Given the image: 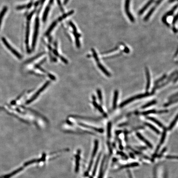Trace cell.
Returning a JSON list of instances; mask_svg holds the SVG:
<instances>
[{
  "label": "cell",
  "instance_id": "1",
  "mask_svg": "<svg viewBox=\"0 0 178 178\" xmlns=\"http://www.w3.org/2000/svg\"><path fill=\"white\" fill-rule=\"evenodd\" d=\"M151 95V94H150L148 92H147L146 93H145V94H140V95H137L136 96H133L131 98H129L127 100H126L125 101H124L123 102H122L120 105V107H122L124 106H125L126 105L128 104L129 103H130V102H131L132 101H133L135 100H137V99H141V98H143L145 97H146V96H149L150 95Z\"/></svg>",
  "mask_w": 178,
  "mask_h": 178
},
{
  "label": "cell",
  "instance_id": "2",
  "mask_svg": "<svg viewBox=\"0 0 178 178\" xmlns=\"http://www.w3.org/2000/svg\"><path fill=\"white\" fill-rule=\"evenodd\" d=\"M2 41L3 42V43L4 44L5 46L7 48L9 49V50L12 53H13V54L15 55L16 57H17L19 59H21L22 58L21 55L20 54H19L18 52L15 50V49L13 48L12 47L11 45L8 43V42L7 41L6 39H5V38L3 37L2 38Z\"/></svg>",
  "mask_w": 178,
  "mask_h": 178
},
{
  "label": "cell",
  "instance_id": "3",
  "mask_svg": "<svg viewBox=\"0 0 178 178\" xmlns=\"http://www.w3.org/2000/svg\"><path fill=\"white\" fill-rule=\"evenodd\" d=\"M130 0H126L125 4V13L131 22H135V18L132 15L130 11Z\"/></svg>",
  "mask_w": 178,
  "mask_h": 178
},
{
  "label": "cell",
  "instance_id": "4",
  "mask_svg": "<svg viewBox=\"0 0 178 178\" xmlns=\"http://www.w3.org/2000/svg\"><path fill=\"white\" fill-rule=\"evenodd\" d=\"M39 18H36L35 19V30H34L33 41H32V47L33 49H34L35 48L36 40H37V36H38V31H39Z\"/></svg>",
  "mask_w": 178,
  "mask_h": 178
},
{
  "label": "cell",
  "instance_id": "5",
  "mask_svg": "<svg viewBox=\"0 0 178 178\" xmlns=\"http://www.w3.org/2000/svg\"><path fill=\"white\" fill-rule=\"evenodd\" d=\"M162 0H157V1L156 2L155 4L152 6V8H151L150 10L149 11L148 14L146 15V17H145L144 19V21H147L148 19H149V18L150 17L151 15H152L153 13L154 12V11L156 10V8H157V7L160 4V3L162 2Z\"/></svg>",
  "mask_w": 178,
  "mask_h": 178
},
{
  "label": "cell",
  "instance_id": "6",
  "mask_svg": "<svg viewBox=\"0 0 178 178\" xmlns=\"http://www.w3.org/2000/svg\"><path fill=\"white\" fill-rule=\"evenodd\" d=\"M49 84H50V82H49V81L46 82L45 84V85H44L43 86V87L40 89V90L38 91H37V92L36 93V94H35L34 95V96H33L32 98H31V99H30V100H29V101H27V102L26 103L27 104H29V103H31L32 101H34V100H35V99L37 98L38 96H39V95L41 93V92H42L43 91L44 89H45L48 86V85Z\"/></svg>",
  "mask_w": 178,
  "mask_h": 178
},
{
  "label": "cell",
  "instance_id": "7",
  "mask_svg": "<svg viewBox=\"0 0 178 178\" xmlns=\"http://www.w3.org/2000/svg\"><path fill=\"white\" fill-rule=\"evenodd\" d=\"M177 5H176L175 6H174L173 8H172V10H170L168 12H167L166 14H165L164 16L162 18V20L164 24H165L167 26H169V24L168 22H167V18L168 17V16H171L174 13V12L175 11V10L177 9Z\"/></svg>",
  "mask_w": 178,
  "mask_h": 178
},
{
  "label": "cell",
  "instance_id": "8",
  "mask_svg": "<svg viewBox=\"0 0 178 178\" xmlns=\"http://www.w3.org/2000/svg\"><path fill=\"white\" fill-rule=\"evenodd\" d=\"M177 71H175V72L173 73H172V74L169 76V78H168L167 81H166L165 82H164L163 83H162V84H161V85H159V86H156V87H155L154 88H153V90L152 92L153 93L154 91H155L156 89H157L160 88L161 87H163L164 86H165V85H166L169 82H170L171 80H172V78L174 76L175 74H177Z\"/></svg>",
  "mask_w": 178,
  "mask_h": 178
},
{
  "label": "cell",
  "instance_id": "9",
  "mask_svg": "<svg viewBox=\"0 0 178 178\" xmlns=\"http://www.w3.org/2000/svg\"><path fill=\"white\" fill-rule=\"evenodd\" d=\"M146 78H147V84H146V90L148 91L149 90L151 85V76L149 73V69L148 68H146Z\"/></svg>",
  "mask_w": 178,
  "mask_h": 178
},
{
  "label": "cell",
  "instance_id": "10",
  "mask_svg": "<svg viewBox=\"0 0 178 178\" xmlns=\"http://www.w3.org/2000/svg\"><path fill=\"white\" fill-rule=\"evenodd\" d=\"M136 136L138 137V138L139 139H140L142 141H143L144 143H145L150 148H152V145L141 134H140L139 133H137Z\"/></svg>",
  "mask_w": 178,
  "mask_h": 178
},
{
  "label": "cell",
  "instance_id": "11",
  "mask_svg": "<svg viewBox=\"0 0 178 178\" xmlns=\"http://www.w3.org/2000/svg\"><path fill=\"white\" fill-rule=\"evenodd\" d=\"M154 0H149V1L146 3V4L143 7V8H141V9L140 10L138 14L139 15H142L144 12L149 7V6L154 1Z\"/></svg>",
  "mask_w": 178,
  "mask_h": 178
},
{
  "label": "cell",
  "instance_id": "12",
  "mask_svg": "<svg viewBox=\"0 0 178 178\" xmlns=\"http://www.w3.org/2000/svg\"><path fill=\"white\" fill-rule=\"evenodd\" d=\"M28 22L26 26V43L27 45V47H28V43H29V32H30V23L29 20H30V18H28Z\"/></svg>",
  "mask_w": 178,
  "mask_h": 178
},
{
  "label": "cell",
  "instance_id": "13",
  "mask_svg": "<svg viewBox=\"0 0 178 178\" xmlns=\"http://www.w3.org/2000/svg\"><path fill=\"white\" fill-rule=\"evenodd\" d=\"M79 125L82 126V127H87V128H88L91 129H92L93 130L96 131V132H100V133H103L104 132V130H103L102 129H99L95 127H91L89 125H85L83 123H79Z\"/></svg>",
  "mask_w": 178,
  "mask_h": 178
},
{
  "label": "cell",
  "instance_id": "14",
  "mask_svg": "<svg viewBox=\"0 0 178 178\" xmlns=\"http://www.w3.org/2000/svg\"><path fill=\"white\" fill-rule=\"evenodd\" d=\"M118 96V91L117 90H115L114 92V97L113 100V109H115L117 106V99Z\"/></svg>",
  "mask_w": 178,
  "mask_h": 178
},
{
  "label": "cell",
  "instance_id": "15",
  "mask_svg": "<svg viewBox=\"0 0 178 178\" xmlns=\"http://www.w3.org/2000/svg\"><path fill=\"white\" fill-rule=\"evenodd\" d=\"M97 66L101 70V71L104 73V74L107 75L108 77H111V75L110 74V73L108 72V71L104 67V66L102 64H101L100 62H99L97 64Z\"/></svg>",
  "mask_w": 178,
  "mask_h": 178
},
{
  "label": "cell",
  "instance_id": "16",
  "mask_svg": "<svg viewBox=\"0 0 178 178\" xmlns=\"http://www.w3.org/2000/svg\"><path fill=\"white\" fill-rule=\"evenodd\" d=\"M7 10H8V7L7 6H5L3 8V9L2 10V11L0 13V26H1L2 22V19L5 16V13L7 11Z\"/></svg>",
  "mask_w": 178,
  "mask_h": 178
},
{
  "label": "cell",
  "instance_id": "17",
  "mask_svg": "<svg viewBox=\"0 0 178 178\" xmlns=\"http://www.w3.org/2000/svg\"><path fill=\"white\" fill-rule=\"evenodd\" d=\"M144 124L146 126H147V127H149V128H150L151 130H152L153 131H154L157 134H160V131L157 129L156 128V127L154 126L153 125H151V124L148 123V122H145Z\"/></svg>",
  "mask_w": 178,
  "mask_h": 178
},
{
  "label": "cell",
  "instance_id": "18",
  "mask_svg": "<svg viewBox=\"0 0 178 178\" xmlns=\"http://www.w3.org/2000/svg\"><path fill=\"white\" fill-rule=\"evenodd\" d=\"M98 145H99L98 141L97 140H96L95 141V146H94V150H93V153H92V158H91V159H93V158L95 156L96 154L97 151V150H98Z\"/></svg>",
  "mask_w": 178,
  "mask_h": 178
},
{
  "label": "cell",
  "instance_id": "19",
  "mask_svg": "<svg viewBox=\"0 0 178 178\" xmlns=\"http://www.w3.org/2000/svg\"><path fill=\"white\" fill-rule=\"evenodd\" d=\"M147 119L154 122V123L156 124L157 125H158L159 127H163V125H162V123H161L159 121L157 120V119H156L154 117H147Z\"/></svg>",
  "mask_w": 178,
  "mask_h": 178
},
{
  "label": "cell",
  "instance_id": "20",
  "mask_svg": "<svg viewBox=\"0 0 178 178\" xmlns=\"http://www.w3.org/2000/svg\"><path fill=\"white\" fill-rule=\"evenodd\" d=\"M24 167H20V168H19L17 169V170H15V171L14 172H12V173H11L10 174H8V175L5 176H4V178H10V177H11L12 176H13V175H15V174H16L18 173V172H19L21 171L23 169Z\"/></svg>",
  "mask_w": 178,
  "mask_h": 178
},
{
  "label": "cell",
  "instance_id": "21",
  "mask_svg": "<svg viewBox=\"0 0 178 178\" xmlns=\"http://www.w3.org/2000/svg\"><path fill=\"white\" fill-rule=\"evenodd\" d=\"M101 154L100 153V155L98 156V157L97 158L96 160V162L95 164V167H94V170H93V173H92V175L93 176H95L96 173V170H97V168L98 167V164L100 161V157H101Z\"/></svg>",
  "mask_w": 178,
  "mask_h": 178
},
{
  "label": "cell",
  "instance_id": "22",
  "mask_svg": "<svg viewBox=\"0 0 178 178\" xmlns=\"http://www.w3.org/2000/svg\"><path fill=\"white\" fill-rule=\"evenodd\" d=\"M80 151H78V154L76 156V167H75V172H78L79 167V161H80Z\"/></svg>",
  "mask_w": 178,
  "mask_h": 178
},
{
  "label": "cell",
  "instance_id": "23",
  "mask_svg": "<svg viewBox=\"0 0 178 178\" xmlns=\"http://www.w3.org/2000/svg\"><path fill=\"white\" fill-rule=\"evenodd\" d=\"M139 165V164L137 163V162H134V163H132L129 164H127L126 165H124L123 166L121 167V169L125 168H129V167H135L138 166Z\"/></svg>",
  "mask_w": 178,
  "mask_h": 178
},
{
  "label": "cell",
  "instance_id": "24",
  "mask_svg": "<svg viewBox=\"0 0 178 178\" xmlns=\"http://www.w3.org/2000/svg\"><path fill=\"white\" fill-rule=\"evenodd\" d=\"M56 24H57V22L56 21H55L54 22L52 23V24H51V25L50 26V28L48 29V30L47 31V32L45 33V35H49V34H50V33L51 32L52 30H53V29L55 28V26L56 25Z\"/></svg>",
  "mask_w": 178,
  "mask_h": 178
},
{
  "label": "cell",
  "instance_id": "25",
  "mask_svg": "<svg viewBox=\"0 0 178 178\" xmlns=\"http://www.w3.org/2000/svg\"><path fill=\"white\" fill-rule=\"evenodd\" d=\"M50 10V5L47 7L46 8L45 10L44 13L43 15V20L44 22H45L47 16L48 15V13Z\"/></svg>",
  "mask_w": 178,
  "mask_h": 178
},
{
  "label": "cell",
  "instance_id": "26",
  "mask_svg": "<svg viewBox=\"0 0 178 178\" xmlns=\"http://www.w3.org/2000/svg\"><path fill=\"white\" fill-rule=\"evenodd\" d=\"M177 120H178V115H177L176 116V117H175V118L174 119V120H173V121L172 122V123L170 124V125L168 127L169 130H172V129L173 128V127L174 126L175 124L177 123Z\"/></svg>",
  "mask_w": 178,
  "mask_h": 178
},
{
  "label": "cell",
  "instance_id": "27",
  "mask_svg": "<svg viewBox=\"0 0 178 178\" xmlns=\"http://www.w3.org/2000/svg\"><path fill=\"white\" fill-rule=\"evenodd\" d=\"M104 161H105V157L104 158L103 161L101 162V167H100V174H99V178H102L103 177V167H104Z\"/></svg>",
  "mask_w": 178,
  "mask_h": 178
},
{
  "label": "cell",
  "instance_id": "28",
  "mask_svg": "<svg viewBox=\"0 0 178 178\" xmlns=\"http://www.w3.org/2000/svg\"><path fill=\"white\" fill-rule=\"evenodd\" d=\"M74 13V11L73 10H71V11L68 13H67L65 14L63 16H61V17H59V19H58V20L59 21H61L63 19H64L65 18H66V17H67L68 16H69V15L73 14Z\"/></svg>",
  "mask_w": 178,
  "mask_h": 178
},
{
  "label": "cell",
  "instance_id": "29",
  "mask_svg": "<svg viewBox=\"0 0 178 178\" xmlns=\"http://www.w3.org/2000/svg\"><path fill=\"white\" fill-rule=\"evenodd\" d=\"M156 102H157V101L156 100H152V101H150L148 103H147L146 104L143 105L142 107V109H145L146 108L148 107H150V106H152L153 105L156 104Z\"/></svg>",
  "mask_w": 178,
  "mask_h": 178
},
{
  "label": "cell",
  "instance_id": "30",
  "mask_svg": "<svg viewBox=\"0 0 178 178\" xmlns=\"http://www.w3.org/2000/svg\"><path fill=\"white\" fill-rule=\"evenodd\" d=\"M166 133H167V129L165 128L163 132L162 133V136L161 138V144H162L164 142V141L165 140V137L166 136Z\"/></svg>",
  "mask_w": 178,
  "mask_h": 178
},
{
  "label": "cell",
  "instance_id": "31",
  "mask_svg": "<svg viewBox=\"0 0 178 178\" xmlns=\"http://www.w3.org/2000/svg\"><path fill=\"white\" fill-rule=\"evenodd\" d=\"M111 123L109 122L108 124L107 135L108 138H110L111 136Z\"/></svg>",
  "mask_w": 178,
  "mask_h": 178
},
{
  "label": "cell",
  "instance_id": "32",
  "mask_svg": "<svg viewBox=\"0 0 178 178\" xmlns=\"http://www.w3.org/2000/svg\"><path fill=\"white\" fill-rule=\"evenodd\" d=\"M155 113H156V111L154 109H152V110H148L146 111H144L142 113V114L146 116L148 114Z\"/></svg>",
  "mask_w": 178,
  "mask_h": 178
},
{
  "label": "cell",
  "instance_id": "33",
  "mask_svg": "<svg viewBox=\"0 0 178 178\" xmlns=\"http://www.w3.org/2000/svg\"><path fill=\"white\" fill-rule=\"evenodd\" d=\"M166 77H167V75H166V74L162 76V77H161L160 78H159V79H158L157 80L155 81V83H154L155 85H157V84L159 83H160V82H162L163 80H164V79H165L166 78Z\"/></svg>",
  "mask_w": 178,
  "mask_h": 178
},
{
  "label": "cell",
  "instance_id": "34",
  "mask_svg": "<svg viewBox=\"0 0 178 178\" xmlns=\"http://www.w3.org/2000/svg\"><path fill=\"white\" fill-rule=\"evenodd\" d=\"M91 51L92 52L93 56H94V57L95 58V60H96L97 62H100L99 59L98 58V56H97V53H96V51L94 49H91Z\"/></svg>",
  "mask_w": 178,
  "mask_h": 178
},
{
  "label": "cell",
  "instance_id": "35",
  "mask_svg": "<svg viewBox=\"0 0 178 178\" xmlns=\"http://www.w3.org/2000/svg\"><path fill=\"white\" fill-rule=\"evenodd\" d=\"M97 93L99 100H100L101 103H102L103 100H102V94H101V90H100V89H98L97 90Z\"/></svg>",
  "mask_w": 178,
  "mask_h": 178
},
{
  "label": "cell",
  "instance_id": "36",
  "mask_svg": "<svg viewBox=\"0 0 178 178\" xmlns=\"http://www.w3.org/2000/svg\"><path fill=\"white\" fill-rule=\"evenodd\" d=\"M177 101H178V99H176V100H172V101H171L170 102H168V103L165 104L164 105V107H167V106H170V105H171L172 104H173L174 103H176Z\"/></svg>",
  "mask_w": 178,
  "mask_h": 178
},
{
  "label": "cell",
  "instance_id": "37",
  "mask_svg": "<svg viewBox=\"0 0 178 178\" xmlns=\"http://www.w3.org/2000/svg\"><path fill=\"white\" fill-rule=\"evenodd\" d=\"M25 8H26V5H21V6H18L16 9L18 10H21L23 9H24Z\"/></svg>",
  "mask_w": 178,
  "mask_h": 178
},
{
  "label": "cell",
  "instance_id": "38",
  "mask_svg": "<svg viewBox=\"0 0 178 178\" xmlns=\"http://www.w3.org/2000/svg\"><path fill=\"white\" fill-rule=\"evenodd\" d=\"M96 109H98V110L100 111V112L101 113H104V110H103L102 108L101 107V106L99 105Z\"/></svg>",
  "mask_w": 178,
  "mask_h": 178
},
{
  "label": "cell",
  "instance_id": "39",
  "mask_svg": "<svg viewBox=\"0 0 178 178\" xmlns=\"http://www.w3.org/2000/svg\"><path fill=\"white\" fill-rule=\"evenodd\" d=\"M166 158L167 159H177V156H167Z\"/></svg>",
  "mask_w": 178,
  "mask_h": 178
},
{
  "label": "cell",
  "instance_id": "40",
  "mask_svg": "<svg viewBox=\"0 0 178 178\" xmlns=\"http://www.w3.org/2000/svg\"><path fill=\"white\" fill-rule=\"evenodd\" d=\"M168 112V110H161V111H158L157 113H159V114H161V113H167Z\"/></svg>",
  "mask_w": 178,
  "mask_h": 178
},
{
  "label": "cell",
  "instance_id": "41",
  "mask_svg": "<svg viewBox=\"0 0 178 178\" xmlns=\"http://www.w3.org/2000/svg\"><path fill=\"white\" fill-rule=\"evenodd\" d=\"M177 18H178V17H177V15H176V16H175V17L174 18V19H173V23H173V25L175 24L176 22L177 21Z\"/></svg>",
  "mask_w": 178,
  "mask_h": 178
},
{
  "label": "cell",
  "instance_id": "42",
  "mask_svg": "<svg viewBox=\"0 0 178 178\" xmlns=\"http://www.w3.org/2000/svg\"><path fill=\"white\" fill-rule=\"evenodd\" d=\"M177 95H178V93H177L175 95H173L170 96V97H169V99H170V100H172V98H175V97H177Z\"/></svg>",
  "mask_w": 178,
  "mask_h": 178
},
{
  "label": "cell",
  "instance_id": "43",
  "mask_svg": "<svg viewBox=\"0 0 178 178\" xmlns=\"http://www.w3.org/2000/svg\"><path fill=\"white\" fill-rule=\"evenodd\" d=\"M68 1H69V0H65L64 2V4L65 5L68 2Z\"/></svg>",
  "mask_w": 178,
  "mask_h": 178
},
{
  "label": "cell",
  "instance_id": "44",
  "mask_svg": "<svg viewBox=\"0 0 178 178\" xmlns=\"http://www.w3.org/2000/svg\"><path fill=\"white\" fill-rule=\"evenodd\" d=\"M177 76L176 77V78L175 79V81H174V82H175L177 81Z\"/></svg>",
  "mask_w": 178,
  "mask_h": 178
}]
</instances>
